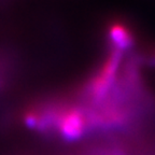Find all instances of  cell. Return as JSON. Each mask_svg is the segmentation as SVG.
Here are the masks:
<instances>
[{
	"mask_svg": "<svg viewBox=\"0 0 155 155\" xmlns=\"http://www.w3.org/2000/svg\"><path fill=\"white\" fill-rule=\"evenodd\" d=\"M122 61V51L115 50L110 53L101 67L87 81L82 91L86 104H97L109 96L115 84Z\"/></svg>",
	"mask_w": 155,
	"mask_h": 155,
	"instance_id": "obj_1",
	"label": "cell"
},
{
	"mask_svg": "<svg viewBox=\"0 0 155 155\" xmlns=\"http://www.w3.org/2000/svg\"><path fill=\"white\" fill-rule=\"evenodd\" d=\"M109 38L115 50L123 52L134 43V36L130 29L121 22H114L109 28Z\"/></svg>",
	"mask_w": 155,
	"mask_h": 155,
	"instance_id": "obj_2",
	"label": "cell"
}]
</instances>
